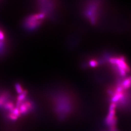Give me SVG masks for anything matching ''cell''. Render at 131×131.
<instances>
[{
  "mask_svg": "<svg viewBox=\"0 0 131 131\" xmlns=\"http://www.w3.org/2000/svg\"><path fill=\"white\" fill-rule=\"evenodd\" d=\"M16 89L19 93H20L22 91V90H21L22 89L21 88V86L19 84H17L16 85Z\"/></svg>",
  "mask_w": 131,
  "mask_h": 131,
  "instance_id": "obj_1",
  "label": "cell"
},
{
  "mask_svg": "<svg viewBox=\"0 0 131 131\" xmlns=\"http://www.w3.org/2000/svg\"><path fill=\"white\" fill-rule=\"evenodd\" d=\"M4 38V35L3 33L0 32V39H3Z\"/></svg>",
  "mask_w": 131,
  "mask_h": 131,
  "instance_id": "obj_2",
  "label": "cell"
}]
</instances>
